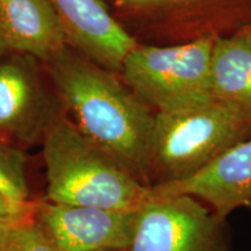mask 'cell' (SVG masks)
I'll list each match as a JSON object with an SVG mask.
<instances>
[{"label":"cell","mask_w":251,"mask_h":251,"mask_svg":"<svg viewBox=\"0 0 251 251\" xmlns=\"http://www.w3.org/2000/svg\"><path fill=\"white\" fill-rule=\"evenodd\" d=\"M1 251H62L36 221L24 222L12 231Z\"/></svg>","instance_id":"4fadbf2b"},{"label":"cell","mask_w":251,"mask_h":251,"mask_svg":"<svg viewBox=\"0 0 251 251\" xmlns=\"http://www.w3.org/2000/svg\"><path fill=\"white\" fill-rule=\"evenodd\" d=\"M0 41L45 64L69 46L48 0H0Z\"/></svg>","instance_id":"30bf717a"},{"label":"cell","mask_w":251,"mask_h":251,"mask_svg":"<svg viewBox=\"0 0 251 251\" xmlns=\"http://www.w3.org/2000/svg\"><path fill=\"white\" fill-rule=\"evenodd\" d=\"M64 30L68 45L84 57L121 71L136 41L109 14L100 0H48Z\"/></svg>","instance_id":"ba28073f"},{"label":"cell","mask_w":251,"mask_h":251,"mask_svg":"<svg viewBox=\"0 0 251 251\" xmlns=\"http://www.w3.org/2000/svg\"><path fill=\"white\" fill-rule=\"evenodd\" d=\"M136 211L39 201L36 221L62 251L128 250Z\"/></svg>","instance_id":"52a82bcc"},{"label":"cell","mask_w":251,"mask_h":251,"mask_svg":"<svg viewBox=\"0 0 251 251\" xmlns=\"http://www.w3.org/2000/svg\"><path fill=\"white\" fill-rule=\"evenodd\" d=\"M213 46L212 37L172 47L136 45L122 64L125 83L157 112L211 101Z\"/></svg>","instance_id":"277c9868"},{"label":"cell","mask_w":251,"mask_h":251,"mask_svg":"<svg viewBox=\"0 0 251 251\" xmlns=\"http://www.w3.org/2000/svg\"><path fill=\"white\" fill-rule=\"evenodd\" d=\"M157 194H186L206 203L219 218L251 203V136L230 147L188 179L151 186Z\"/></svg>","instance_id":"9c48e42d"},{"label":"cell","mask_w":251,"mask_h":251,"mask_svg":"<svg viewBox=\"0 0 251 251\" xmlns=\"http://www.w3.org/2000/svg\"><path fill=\"white\" fill-rule=\"evenodd\" d=\"M47 201L136 211L151 193L62 115L43 137Z\"/></svg>","instance_id":"7a4b0ae2"},{"label":"cell","mask_w":251,"mask_h":251,"mask_svg":"<svg viewBox=\"0 0 251 251\" xmlns=\"http://www.w3.org/2000/svg\"><path fill=\"white\" fill-rule=\"evenodd\" d=\"M251 136V120L211 100L156 112L150 144V187L188 179Z\"/></svg>","instance_id":"3957f363"},{"label":"cell","mask_w":251,"mask_h":251,"mask_svg":"<svg viewBox=\"0 0 251 251\" xmlns=\"http://www.w3.org/2000/svg\"><path fill=\"white\" fill-rule=\"evenodd\" d=\"M100 251H128V250H100Z\"/></svg>","instance_id":"ac0fdd59"},{"label":"cell","mask_w":251,"mask_h":251,"mask_svg":"<svg viewBox=\"0 0 251 251\" xmlns=\"http://www.w3.org/2000/svg\"><path fill=\"white\" fill-rule=\"evenodd\" d=\"M46 67L78 129L150 187L151 107L111 70L69 46Z\"/></svg>","instance_id":"6da1fadb"},{"label":"cell","mask_w":251,"mask_h":251,"mask_svg":"<svg viewBox=\"0 0 251 251\" xmlns=\"http://www.w3.org/2000/svg\"><path fill=\"white\" fill-rule=\"evenodd\" d=\"M225 221L197 198L151 191L136 209L128 251H230Z\"/></svg>","instance_id":"5b68a950"},{"label":"cell","mask_w":251,"mask_h":251,"mask_svg":"<svg viewBox=\"0 0 251 251\" xmlns=\"http://www.w3.org/2000/svg\"><path fill=\"white\" fill-rule=\"evenodd\" d=\"M6 51H7V49H6V47L4 46V43H2L1 41H0V57H1V56L4 55Z\"/></svg>","instance_id":"e0dca14e"},{"label":"cell","mask_w":251,"mask_h":251,"mask_svg":"<svg viewBox=\"0 0 251 251\" xmlns=\"http://www.w3.org/2000/svg\"><path fill=\"white\" fill-rule=\"evenodd\" d=\"M39 201H20L0 193V216H36Z\"/></svg>","instance_id":"5bb4252c"},{"label":"cell","mask_w":251,"mask_h":251,"mask_svg":"<svg viewBox=\"0 0 251 251\" xmlns=\"http://www.w3.org/2000/svg\"><path fill=\"white\" fill-rule=\"evenodd\" d=\"M56 100L36 58L14 51L0 57V136L15 144L43 139L62 117Z\"/></svg>","instance_id":"8992f818"},{"label":"cell","mask_w":251,"mask_h":251,"mask_svg":"<svg viewBox=\"0 0 251 251\" xmlns=\"http://www.w3.org/2000/svg\"><path fill=\"white\" fill-rule=\"evenodd\" d=\"M26 165L27 157L20 147L0 136V193L29 201Z\"/></svg>","instance_id":"7c38bea8"},{"label":"cell","mask_w":251,"mask_h":251,"mask_svg":"<svg viewBox=\"0 0 251 251\" xmlns=\"http://www.w3.org/2000/svg\"><path fill=\"white\" fill-rule=\"evenodd\" d=\"M122 5L128 6H148V5H157L163 4V2H172V1H181V0H117Z\"/></svg>","instance_id":"2e32d148"},{"label":"cell","mask_w":251,"mask_h":251,"mask_svg":"<svg viewBox=\"0 0 251 251\" xmlns=\"http://www.w3.org/2000/svg\"><path fill=\"white\" fill-rule=\"evenodd\" d=\"M36 216H27V218H17V216H0V251L4 248L6 241L18 226Z\"/></svg>","instance_id":"9a60e30c"},{"label":"cell","mask_w":251,"mask_h":251,"mask_svg":"<svg viewBox=\"0 0 251 251\" xmlns=\"http://www.w3.org/2000/svg\"><path fill=\"white\" fill-rule=\"evenodd\" d=\"M248 207H250V209H251V203H250V205H249V206H248Z\"/></svg>","instance_id":"d6986e66"},{"label":"cell","mask_w":251,"mask_h":251,"mask_svg":"<svg viewBox=\"0 0 251 251\" xmlns=\"http://www.w3.org/2000/svg\"><path fill=\"white\" fill-rule=\"evenodd\" d=\"M212 98L251 120V34L214 40Z\"/></svg>","instance_id":"8fae6325"},{"label":"cell","mask_w":251,"mask_h":251,"mask_svg":"<svg viewBox=\"0 0 251 251\" xmlns=\"http://www.w3.org/2000/svg\"><path fill=\"white\" fill-rule=\"evenodd\" d=\"M250 34H251V31H250Z\"/></svg>","instance_id":"ffe728a7"}]
</instances>
